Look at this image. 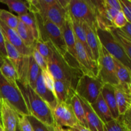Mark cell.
Instances as JSON below:
<instances>
[{"instance_id": "6da1fadb", "label": "cell", "mask_w": 131, "mask_h": 131, "mask_svg": "<svg viewBox=\"0 0 131 131\" xmlns=\"http://www.w3.org/2000/svg\"><path fill=\"white\" fill-rule=\"evenodd\" d=\"M51 47V54L47 60V69L54 79L68 83L75 91L77 84L83 73L79 69L70 67L51 42H47Z\"/></svg>"}, {"instance_id": "7a4b0ae2", "label": "cell", "mask_w": 131, "mask_h": 131, "mask_svg": "<svg viewBox=\"0 0 131 131\" xmlns=\"http://www.w3.org/2000/svg\"><path fill=\"white\" fill-rule=\"evenodd\" d=\"M16 84L25 101L29 115L33 116L47 126H54L53 118L48 105L29 84H24L19 80L17 81Z\"/></svg>"}, {"instance_id": "3957f363", "label": "cell", "mask_w": 131, "mask_h": 131, "mask_svg": "<svg viewBox=\"0 0 131 131\" xmlns=\"http://www.w3.org/2000/svg\"><path fill=\"white\" fill-rule=\"evenodd\" d=\"M29 12L41 14L60 28L68 15V8H64L59 0H28Z\"/></svg>"}, {"instance_id": "277c9868", "label": "cell", "mask_w": 131, "mask_h": 131, "mask_svg": "<svg viewBox=\"0 0 131 131\" xmlns=\"http://www.w3.org/2000/svg\"><path fill=\"white\" fill-rule=\"evenodd\" d=\"M34 14L38 26V40L43 42H51L63 57L68 51L60 28L41 14L38 13Z\"/></svg>"}, {"instance_id": "5b68a950", "label": "cell", "mask_w": 131, "mask_h": 131, "mask_svg": "<svg viewBox=\"0 0 131 131\" xmlns=\"http://www.w3.org/2000/svg\"><path fill=\"white\" fill-rule=\"evenodd\" d=\"M0 100L8 102L21 115H29L26 104L16 82L8 80L0 72Z\"/></svg>"}, {"instance_id": "8992f818", "label": "cell", "mask_w": 131, "mask_h": 131, "mask_svg": "<svg viewBox=\"0 0 131 131\" xmlns=\"http://www.w3.org/2000/svg\"><path fill=\"white\" fill-rule=\"evenodd\" d=\"M69 15L76 20L86 23L93 30L97 28L95 8L92 0H69Z\"/></svg>"}, {"instance_id": "52a82bcc", "label": "cell", "mask_w": 131, "mask_h": 131, "mask_svg": "<svg viewBox=\"0 0 131 131\" xmlns=\"http://www.w3.org/2000/svg\"><path fill=\"white\" fill-rule=\"evenodd\" d=\"M97 37L101 46L113 56V58L131 70V59L125 53L124 49L116 41L112 33L109 30L96 29Z\"/></svg>"}, {"instance_id": "ba28073f", "label": "cell", "mask_w": 131, "mask_h": 131, "mask_svg": "<svg viewBox=\"0 0 131 131\" xmlns=\"http://www.w3.org/2000/svg\"><path fill=\"white\" fill-rule=\"evenodd\" d=\"M104 84L100 78L83 74L79 79L75 92L79 97L91 104L101 94Z\"/></svg>"}, {"instance_id": "9c48e42d", "label": "cell", "mask_w": 131, "mask_h": 131, "mask_svg": "<svg viewBox=\"0 0 131 131\" xmlns=\"http://www.w3.org/2000/svg\"><path fill=\"white\" fill-rule=\"evenodd\" d=\"M98 77L104 84L117 86L118 81L116 78L115 61L113 56L100 43L99 55L97 61Z\"/></svg>"}, {"instance_id": "30bf717a", "label": "cell", "mask_w": 131, "mask_h": 131, "mask_svg": "<svg viewBox=\"0 0 131 131\" xmlns=\"http://www.w3.org/2000/svg\"><path fill=\"white\" fill-rule=\"evenodd\" d=\"M7 58L15 67L19 76V80L24 84H28L29 56L21 54L12 45L5 40Z\"/></svg>"}, {"instance_id": "8fae6325", "label": "cell", "mask_w": 131, "mask_h": 131, "mask_svg": "<svg viewBox=\"0 0 131 131\" xmlns=\"http://www.w3.org/2000/svg\"><path fill=\"white\" fill-rule=\"evenodd\" d=\"M55 126L70 128L79 124L70 104L58 102L54 108L51 110Z\"/></svg>"}, {"instance_id": "7c38bea8", "label": "cell", "mask_w": 131, "mask_h": 131, "mask_svg": "<svg viewBox=\"0 0 131 131\" xmlns=\"http://www.w3.org/2000/svg\"><path fill=\"white\" fill-rule=\"evenodd\" d=\"M76 60L83 74L93 77L98 76V65L87 54L83 45L75 38Z\"/></svg>"}, {"instance_id": "4fadbf2b", "label": "cell", "mask_w": 131, "mask_h": 131, "mask_svg": "<svg viewBox=\"0 0 131 131\" xmlns=\"http://www.w3.org/2000/svg\"><path fill=\"white\" fill-rule=\"evenodd\" d=\"M0 114L3 131H16L19 114L5 100H0Z\"/></svg>"}, {"instance_id": "5bb4252c", "label": "cell", "mask_w": 131, "mask_h": 131, "mask_svg": "<svg viewBox=\"0 0 131 131\" xmlns=\"http://www.w3.org/2000/svg\"><path fill=\"white\" fill-rule=\"evenodd\" d=\"M0 28L5 39L12 45L21 54L28 56L31 55L33 49L28 48L24 44L15 29L8 28L1 20H0Z\"/></svg>"}, {"instance_id": "9a60e30c", "label": "cell", "mask_w": 131, "mask_h": 131, "mask_svg": "<svg viewBox=\"0 0 131 131\" xmlns=\"http://www.w3.org/2000/svg\"><path fill=\"white\" fill-rule=\"evenodd\" d=\"M62 34L63 38L66 45L68 52L74 58L76 59V52H75V37L72 26L71 19L69 14L65 19L63 24L60 28Z\"/></svg>"}, {"instance_id": "2e32d148", "label": "cell", "mask_w": 131, "mask_h": 131, "mask_svg": "<svg viewBox=\"0 0 131 131\" xmlns=\"http://www.w3.org/2000/svg\"><path fill=\"white\" fill-rule=\"evenodd\" d=\"M79 99L84 109L88 129L92 131H104V124L100 120L97 114L92 108L90 104L81 97H79Z\"/></svg>"}, {"instance_id": "e0dca14e", "label": "cell", "mask_w": 131, "mask_h": 131, "mask_svg": "<svg viewBox=\"0 0 131 131\" xmlns=\"http://www.w3.org/2000/svg\"><path fill=\"white\" fill-rule=\"evenodd\" d=\"M34 90L42 98V99L48 105L51 110L54 108L58 103L57 100H56L54 93H52L45 85L43 78H42V70H41V72L40 73L37 82H36L35 88Z\"/></svg>"}, {"instance_id": "ac0fdd59", "label": "cell", "mask_w": 131, "mask_h": 131, "mask_svg": "<svg viewBox=\"0 0 131 131\" xmlns=\"http://www.w3.org/2000/svg\"><path fill=\"white\" fill-rule=\"evenodd\" d=\"M115 88V95L119 115H124L131 107V91L117 85Z\"/></svg>"}, {"instance_id": "d6986e66", "label": "cell", "mask_w": 131, "mask_h": 131, "mask_svg": "<svg viewBox=\"0 0 131 131\" xmlns=\"http://www.w3.org/2000/svg\"><path fill=\"white\" fill-rule=\"evenodd\" d=\"M75 93V91L68 83L63 81L55 79L54 95L58 102L70 104V100Z\"/></svg>"}, {"instance_id": "ffe728a7", "label": "cell", "mask_w": 131, "mask_h": 131, "mask_svg": "<svg viewBox=\"0 0 131 131\" xmlns=\"http://www.w3.org/2000/svg\"><path fill=\"white\" fill-rule=\"evenodd\" d=\"M101 93L106 104L108 106L113 119H117L119 116V113L115 95L114 86L108 84H104Z\"/></svg>"}, {"instance_id": "44dd1931", "label": "cell", "mask_w": 131, "mask_h": 131, "mask_svg": "<svg viewBox=\"0 0 131 131\" xmlns=\"http://www.w3.org/2000/svg\"><path fill=\"white\" fill-rule=\"evenodd\" d=\"M90 106L104 124H107V122L113 120L110 109L104 100L101 93L99 95L96 101L91 104Z\"/></svg>"}, {"instance_id": "7402d4cb", "label": "cell", "mask_w": 131, "mask_h": 131, "mask_svg": "<svg viewBox=\"0 0 131 131\" xmlns=\"http://www.w3.org/2000/svg\"><path fill=\"white\" fill-rule=\"evenodd\" d=\"M114 61L116 69V78L118 81V85H120L124 89L131 91V70L124 66L115 58Z\"/></svg>"}, {"instance_id": "603a6c76", "label": "cell", "mask_w": 131, "mask_h": 131, "mask_svg": "<svg viewBox=\"0 0 131 131\" xmlns=\"http://www.w3.org/2000/svg\"><path fill=\"white\" fill-rule=\"evenodd\" d=\"M70 19H71L72 26V29L73 31H74V35H75V38L83 45V46L84 47V48L85 49L86 51L88 56H89L92 60H93V55H92V52H91L90 49V48L88 46V44H87L86 37V31L85 29H84V23H82V22L79 21V20H76V19H74V18L72 17L70 15Z\"/></svg>"}, {"instance_id": "cb8c5ba5", "label": "cell", "mask_w": 131, "mask_h": 131, "mask_svg": "<svg viewBox=\"0 0 131 131\" xmlns=\"http://www.w3.org/2000/svg\"><path fill=\"white\" fill-rule=\"evenodd\" d=\"M84 26L86 31L87 44L92 52L93 60L97 63L99 55L100 42L97 37V33L96 31L93 30L86 23H84Z\"/></svg>"}, {"instance_id": "d4e9b609", "label": "cell", "mask_w": 131, "mask_h": 131, "mask_svg": "<svg viewBox=\"0 0 131 131\" xmlns=\"http://www.w3.org/2000/svg\"><path fill=\"white\" fill-rule=\"evenodd\" d=\"M15 30L19 34L24 44L29 49H34V45L37 40L33 36L31 30L26 24L19 20Z\"/></svg>"}, {"instance_id": "484cf974", "label": "cell", "mask_w": 131, "mask_h": 131, "mask_svg": "<svg viewBox=\"0 0 131 131\" xmlns=\"http://www.w3.org/2000/svg\"><path fill=\"white\" fill-rule=\"evenodd\" d=\"M108 30L112 33L116 41L124 49L127 55L131 59V39L127 38L119 28L111 26L109 28Z\"/></svg>"}, {"instance_id": "4316f807", "label": "cell", "mask_w": 131, "mask_h": 131, "mask_svg": "<svg viewBox=\"0 0 131 131\" xmlns=\"http://www.w3.org/2000/svg\"><path fill=\"white\" fill-rule=\"evenodd\" d=\"M70 104L72 107L74 113L79 124L85 127L88 128V124H87L86 120L85 115H84V109L82 106L79 96L76 93H75L74 95L72 97Z\"/></svg>"}, {"instance_id": "83f0119b", "label": "cell", "mask_w": 131, "mask_h": 131, "mask_svg": "<svg viewBox=\"0 0 131 131\" xmlns=\"http://www.w3.org/2000/svg\"><path fill=\"white\" fill-rule=\"evenodd\" d=\"M0 2L5 4L10 10L16 13L18 17L26 14L29 12V4L28 0H0Z\"/></svg>"}, {"instance_id": "f1b7e54d", "label": "cell", "mask_w": 131, "mask_h": 131, "mask_svg": "<svg viewBox=\"0 0 131 131\" xmlns=\"http://www.w3.org/2000/svg\"><path fill=\"white\" fill-rule=\"evenodd\" d=\"M0 72L6 79L10 81L15 83L19 80L16 69L8 58H4L3 63L0 68Z\"/></svg>"}, {"instance_id": "f546056e", "label": "cell", "mask_w": 131, "mask_h": 131, "mask_svg": "<svg viewBox=\"0 0 131 131\" xmlns=\"http://www.w3.org/2000/svg\"><path fill=\"white\" fill-rule=\"evenodd\" d=\"M18 17V16H17ZM19 20L27 26L31 30L33 36L36 40L39 39V34H38V29L37 26V20H36L35 15L31 12H28L26 14L18 17Z\"/></svg>"}, {"instance_id": "4dcf8cb0", "label": "cell", "mask_w": 131, "mask_h": 131, "mask_svg": "<svg viewBox=\"0 0 131 131\" xmlns=\"http://www.w3.org/2000/svg\"><path fill=\"white\" fill-rule=\"evenodd\" d=\"M41 69L35 61L33 56H29V69H28V84L33 88H35L36 82L38 78Z\"/></svg>"}, {"instance_id": "1f68e13d", "label": "cell", "mask_w": 131, "mask_h": 131, "mask_svg": "<svg viewBox=\"0 0 131 131\" xmlns=\"http://www.w3.org/2000/svg\"><path fill=\"white\" fill-rule=\"evenodd\" d=\"M0 20L8 28L13 29H16L19 22L17 16L3 9H0Z\"/></svg>"}, {"instance_id": "d6a6232c", "label": "cell", "mask_w": 131, "mask_h": 131, "mask_svg": "<svg viewBox=\"0 0 131 131\" xmlns=\"http://www.w3.org/2000/svg\"><path fill=\"white\" fill-rule=\"evenodd\" d=\"M34 49L37 50L47 61L51 54V47L47 42H43L42 41L37 40L34 45Z\"/></svg>"}, {"instance_id": "836d02e7", "label": "cell", "mask_w": 131, "mask_h": 131, "mask_svg": "<svg viewBox=\"0 0 131 131\" xmlns=\"http://www.w3.org/2000/svg\"><path fill=\"white\" fill-rule=\"evenodd\" d=\"M42 75L43 78V82L46 86L54 95V81L53 76L51 74L48 69L45 70H42Z\"/></svg>"}, {"instance_id": "e575fe53", "label": "cell", "mask_w": 131, "mask_h": 131, "mask_svg": "<svg viewBox=\"0 0 131 131\" xmlns=\"http://www.w3.org/2000/svg\"><path fill=\"white\" fill-rule=\"evenodd\" d=\"M17 127L20 131H33L30 122L28 118V116L19 115Z\"/></svg>"}, {"instance_id": "d590c367", "label": "cell", "mask_w": 131, "mask_h": 131, "mask_svg": "<svg viewBox=\"0 0 131 131\" xmlns=\"http://www.w3.org/2000/svg\"><path fill=\"white\" fill-rule=\"evenodd\" d=\"M125 128L118 120L113 119L104 124V131H126Z\"/></svg>"}, {"instance_id": "8d00e7d4", "label": "cell", "mask_w": 131, "mask_h": 131, "mask_svg": "<svg viewBox=\"0 0 131 131\" xmlns=\"http://www.w3.org/2000/svg\"><path fill=\"white\" fill-rule=\"evenodd\" d=\"M28 118L30 122L33 131H49L48 126L43 124L31 115H28Z\"/></svg>"}, {"instance_id": "74e56055", "label": "cell", "mask_w": 131, "mask_h": 131, "mask_svg": "<svg viewBox=\"0 0 131 131\" xmlns=\"http://www.w3.org/2000/svg\"><path fill=\"white\" fill-rule=\"evenodd\" d=\"M31 55L33 56L35 61L37 63V65L40 67V69L42 70H45L47 69V61L45 60L44 58L35 49H33L32 51Z\"/></svg>"}, {"instance_id": "f35d334b", "label": "cell", "mask_w": 131, "mask_h": 131, "mask_svg": "<svg viewBox=\"0 0 131 131\" xmlns=\"http://www.w3.org/2000/svg\"><path fill=\"white\" fill-rule=\"evenodd\" d=\"M121 6V11L124 14L128 22L131 20V1L130 0H119Z\"/></svg>"}, {"instance_id": "ab89813d", "label": "cell", "mask_w": 131, "mask_h": 131, "mask_svg": "<svg viewBox=\"0 0 131 131\" xmlns=\"http://www.w3.org/2000/svg\"><path fill=\"white\" fill-rule=\"evenodd\" d=\"M130 110H128L124 115H119L116 120H118L122 125L125 128L126 130H131V120H130Z\"/></svg>"}, {"instance_id": "60d3db41", "label": "cell", "mask_w": 131, "mask_h": 131, "mask_svg": "<svg viewBox=\"0 0 131 131\" xmlns=\"http://www.w3.org/2000/svg\"><path fill=\"white\" fill-rule=\"evenodd\" d=\"M127 23L128 20H127L124 14H123L122 12L120 11L118 13L114 19L113 21V25L115 28H122Z\"/></svg>"}, {"instance_id": "b9f144b4", "label": "cell", "mask_w": 131, "mask_h": 131, "mask_svg": "<svg viewBox=\"0 0 131 131\" xmlns=\"http://www.w3.org/2000/svg\"><path fill=\"white\" fill-rule=\"evenodd\" d=\"M5 39L3 35L2 31L0 28V54L2 55L3 58H7L6 52V48H5Z\"/></svg>"}, {"instance_id": "7bdbcfd3", "label": "cell", "mask_w": 131, "mask_h": 131, "mask_svg": "<svg viewBox=\"0 0 131 131\" xmlns=\"http://www.w3.org/2000/svg\"><path fill=\"white\" fill-rule=\"evenodd\" d=\"M105 3L110 7L115 9L118 11H121V6L119 0H104Z\"/></svg>"}, {"instance_id": "ee69618b", "label": "cell", "mask_w": 131, "mask_h": 131, "mask_svg": "<svg viewBox=\"0 0 131 131\" xmlns=\"http://www.w3.org/2000/svg\"><path fill=\"white\" fill-rule=\"evenodd\" d=\"M119 29L127 38L131 39V23L130 22H128L124 27Z\"/></svg>"}, {"instance_id": "f6af8a7d", "label": "cell", "mask_w": 131, "mask_h": 131, "mask_svg": "<svg viewBox=\"0 0 131 131\" xmlns=\"http://www.w3.org/2000/svg\"><path fill=\"white\" fill-rule=\"evenodd\" d=\"M68 129L71 131H92L90 130L88 128L85 127L83 126V125L79 124H76V125H74L72 127L68 128Z\"/></svg>"}, {"instance_id": "bcb514c9", "label": "cell", "mask_w": 131, "mask_h": 131, "mask_svg": "<svg viewBox=\"0 0 131 131\" xmlns=\"http://www.w3.org/2000/svg\"><path fill=\"white\" fill-rule=\"evenodd\" d=\"M54 129L55 131H71L70 130H69V129H64L63 127H60L58 126H55L54 125Z\"/></svg>"}, {"instance_id": "7dc6e473", "label": "cell", "mask_w": 131, "mask_h": 131, "mask_svg": "<svg viewBox=\"0 0 131 131\" xmlns=\"http://www.w3.org/2000/svg\"><path fill=\"white\" fill-rule=\"evenodd\" d=\"M3 61H4V58L3 57L2 55L0 54V68H1V65H3Z\"/></svg>"}, {"instance_id": "c3c4849f", "label": "cell", "mask_w": 131, "mask_h": 131, "mask_svg": "<svg viewBox=\"0 0 131 131\" xmlns=\"http://www.w3.org/2000/svg\"><path fill=\"white\" fill-rule=\"evenodd\" d=\"M49 130V131H55L54 129V127L53 126H48Z\"/></svg>"}, {"instance_id": "681fc988", "label": "cell", "mask_w": 131, "mask_h": 131, "mask_svg": "<svg viewBox=\"0 0 131 131\" xmlns=\"http://www.w3.org/2000/svg\"><path fill=\"white\" fill-rule=\"evenodd\" d=\"M0 127H2V125H1V114H0Z\"/></svg>"}, {"instance_id": "f907efd6", "label": "cell", "mask_w": 131, "mask_h": 131, "mask_svg": "<svg viewBox=\"0 0 131 131\" xmlns=\"http://www.w3.org/2000/svg\"><path fill=\"white\" fill-rule=\"evenodd\" d=\"M16 131H20V129H19V128L17 127V129H16Z\"/></svg>"}, {"instance_id": "816d5d0a", "label": "cell", "mask_w": 131, "mask_h": 131, "mask_svg": "<svg viewBox=\"0 0 131 131\" xmlns=\"http://www.w3.org/2000/svg\"><path fill=\"white\" fill-rule=\"evenodd\" d=\"M0 131H3V130L2 127H0Z\"/></svg>"}, {"instance_id": "f5cc1de1", "label": "cell", "mask_w": 131, "mask_h": 131, "mask_svg": "<svg viewBox=\"0 0 131 131\" xmlns=\"http://www.w3.org/2000/svg\"><path fill=\"white\" fill-rule=\"evenodd\" d=\"M126 131H131V130H127Z\"/></svg>"}, {"instance_id": "db71d44e", "label": "cell", "mask_w": 131, "mask_h": 131, "mask_svg": "<svg viewBox=\"0 0 131 131\" xmlns=\"http://www.w3.org/2000/svg\"><path fill=\"white\" fill-rule=\"evenodd\" d=\"M0 3H1V2H0Z\"/></svg>"}]
</instances>
